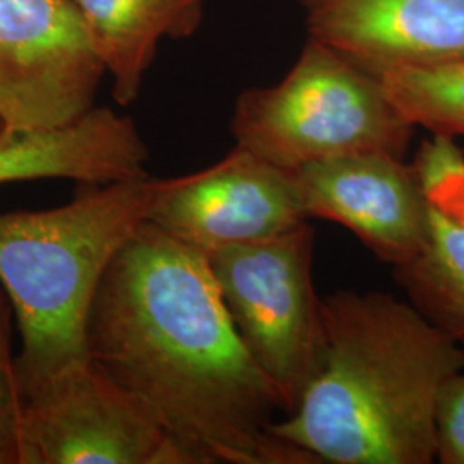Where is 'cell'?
Here are the masks:
<instances>
[{
  "label": "cell",
  "instance_id": "obj_7",
  "mask_svg": "<svg viewBox=\"0 0 464 464\" xmlns=\"http://www.w3.org/2000/svg\"><path fill=\"white\" fill-rule=\"evenodd\" d=\"M107 74L74 0H0V121L67 126L95 107Z\"/></svg>",
  "mask_w": 464,
  "mask_h": 464
},
{
  "label": "cell",
  "instance_id": "obj_14",
  "mask_svg": "<svg viewBox=\"0 0 464 464\" xmlns=\"http://www.w3.org/2000/svg\"><path fill=\"white\" fill-rule=\"evenodd\" d=\"M375 76L415 128L452 140L464 138V57L391 67Z\"/></svg>",
  "mask_w": 464,
  "mask_h": 464
},
{
  "label": "cell",
  "instance_id": "obj_17",
  "mask_svg": "<svg viewBox=\"0 0 464 464\" xmlns=\"http://www.w3.org/2000/svg\"><path fill=\"white\" fill-rule=\"evenodd\" d=\"M0 464H14V459L7 452L0 450Z\"/></svg>",
  "mask_w": 464,
  "mask_h": 464
},
{
  "label": "cell",
  "instance_id": "obj_12",
  "mask_svg": "<svg viewBox=\"0 0 464 464\" xmlns=\"http://www.w3.org/2000/svg\"><path fill=\"white\" fill-rule=\"evenodd\" d=\"M149 149L133 119L93 107L82 119L50 130L0 131V184L71 179L121 183L149 178Z\"/></svg>",
  "mask_w": 464,
  "mask_h": 464
},
{
  "label": "cell",
  "instance_id": "obj_6",
  "mask_svg": "<svg viewBox=\"0 0 464 464\" xmlns=\"http://www.w3.org/2000/svg\"><path fill=\"white\" fill-rule=\"evenodd\" d=\"M17 464H197L92 360L21 396Z\"/></svg>",
  "mask_w": 464,
  "mask_h": 464
},
{
  "label": "cell",
  "instance_id": "obj_13",
  "mask_svg": "<svg viewBox=\"0 0 464 464\" xmlns=\"http://www.w3.org/2000/svg\"><path fill=\"white\" fill-rule=\"evenodd\" d=\"M114 82V99H138L159 44L198 30L205 0H74Z\"/></svg>",
  "mask_w": 464,
  "mask_h": 464
},
{
  "label": "cell",
  "instance_id": "obj_15",
  "mask_svg": "<svg viewBox=\"0 0 464 464\" xmlns=\"http://www.w3.org/2000/svg\"><path fill=\"white\" fill-rule=\"evenodd\" d=\"M13 303L0 284V450L16 459L17 421L21 392L17 382L16 358L11 348Z\"/></svg>",
  "mask_w": 464,
  "mask_h": 464
},
{
  "label": "cell",
  "instance_id": "obj_2",
  "mask_svg": "<svg viewBox=\"0 0 464 464\" xmlns=\"http://www.w3.org/2000/svg\"><path fill=\"white\" fill-rule=\"evenodd\" d=\"M322 353L296 410L270 431L316 463L437 461L435 402L464 353L408 299L337 291L320 301Z\"/></svg>",
  "mask_w": 464,
  "mask_h": 464
},
{
  "label": "cell",
  "instance_id": "obj_9",
  "mask_svg": "<svg viewBox=\"0 0 464 464\" xmlns=\"http://www.w3.org/2000/svg\"><path fill=\"white\" fill-rule=\"evenodd\" d=\"M308 218L353 232L382 262L413 260L429 232L427 199L413 164L387 153H358L293 170Z\"/></svg>",
  "mask_w": 464,
  "mask_h": 464
},
{
  "label": "cell",
  "instance_id": "obj_1",
  "mask_svg": "<svg viewBox=\"0 0 464 464\" xmlns=\"http://www.w3.org/2000/svg\"><path fill=\"white\" fill-rule=\"evenodd\" d=\"M90 360L197 464H315L270 427L281 398L255 363L205 253L145 222L117 253L88 316Z\"/></svg>",
  "mask_w": 464,
  "mask_h": 464
},
{
  "label": "cell",
  "instance_id": "obj_11",
  "mask_svg": "<svg viewBox=\"0 0 464 464\" xmlns=\"http://www.w3.org/2000/svg\"><path fill=\"white\" fill-rule=\"evenodd\" d=\"M413 166L429 210V232L413 260L394 268L406 299L464 353V151L431 134Z\"/></svg>",
  "mask_w": 464,
  "mask_h": 464
},
{
  "label": "cell",
  "instance_id": "obj_5",
  "mask_svg": "<svg viewBox=\"0 0 464 464\" xmlns=\"http://www.w3.org/2000/svg\"><path fill=\"white\" fill-rule=\"evenodd\" d=\"M308 222L279 236L229 245L207 255L218 291L245 346L281 398L296 410L322 353L320 301Z\"/></svg>",
  "mask_w": 464,
  "mask_h": 464
},
{
  "label": "cell",
  "instance_id": "obj_3",
  "mask_svg": "<svg viewBox=\"0 0 464 464\" xmlns=\"http://www.w3.org/2000/svg\"><path fill=\"white\" fill-rule=\"evenodd\" d=\"M155 179L83 184L63 207L0 212V284L13 303L21 396L90 362L88 316L117 253L149 220Z\"/></svg>",
  "mask_w": 464,
  "mask_h": 464
},
{
  "label": "cell",
  "instance_id": "obj_18",
  "mask_svg": "<svg viewBox=\"0 0 464 464\" xmlns=\"http://www.w3.org/2000/svg\"><path fill=\"white\" fill-rule=\"evenodd\" d=\"M2 130H4V122L0 121V131H2Z\"/></svg>",
  "mask_w": 464,
  "mask_h": 464
},
{
  "label": "cell",
  "instance_id": "obj_10",
  "mask_svg": "<svg viewBox=\"0 0 464 464\" xmlns=\"http://www.w3.org/2000/svg\"><path fill=\"white\" fill-rule=\"evenodd\" d=\"M308 34L377 74L464 57V0H296Z\"/></svg>",
  "mask_w": 464,
  "mask_h": 464
},
{
  "label": "cell",
  "instance_id": "obj_8",
  "mask_svg": "<svg viewBox=\"0 0 464 464\" xmlns=\"http://www.w3.org/2000/svg\"><path fill=\"white\" fill-rule=\"evenodd\" d=\"M149 222L208 255L291 231L308 216L293 170L234 147L203 170L155 179Z\"/></svg>",
  "mask_w": 464,
  "mask_h": 464
},
{
  "label": "cell",
  "instance_id": "obj_16",
  "mask_svg": "<svg viewBox=\"0 0 464 464\" xmlns=\"http://www.w3.org/2000/svg\"><path fill=\"white\" fill-rule=\"evenodd\" d=\"M437 461L464 464V368L450 375L435 402Z\"/></svg>",
  "mask_w": 464,
  "mask_h": 464
},
{
  "label": "cell",
  "instance_id": "obj_4",
  "mask_svg": "<svg viewBox=\"0 0 464 464\" xmlns=\"http://www.w3.org/2000/svg\"><path fill=\"white\" fill-rule=\"evenodd\" d=\"M231 133L234 147L296 170L358 153L404 159L415 126L373 72L310 38L279 83L237 97Z\"/></svg>",
  "mask_w": 464,
  "mask_h": 464
}]
</instances>
